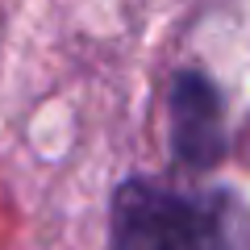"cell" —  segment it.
<instances>
[{
	"label": "cell",
	"mask_w": 250,
	"mask_h": 250,
	"mask_svg": "<svg viewBox=\"0 0 250 250\" xmlns=\"http://www.w3.org/2000/svg\"><path fill=\"white\" fill-rule=\"evenodd\" d=\"M171 154L179 167L208 171L225 159V104L208 75L179 71L171 80Z\"/></svg>",
	"instance_id": "2"
},
{
	"label": "cell",
	"mask_w": 250,
	"mask_h": 250,
	"mask_svg": "<svg viewBox=\"0 0 250 250\" xmlns=\"http://www.w3.org/2000/svg\"><path fill=\"white\" fill-rule=\"evenodd\" d=\"M113 250H250V213L229 188L179 192L134 175L113 192Z\"/></svg>",
	"instance_id": "1"
}]
</instances>
